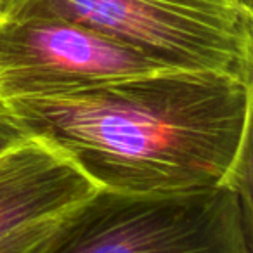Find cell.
<instances>
[{
    "label": "cell",
    "instance_id": "obj_4",
    "mask_svg": "<svg viewBox=\"0 0 253 253\" xmlns=\"http://www.w3.org/2000/svg\"><path fill=\"white\" fill-rule=\"evenodd\" d=\"M163 68L61 18H0V102L87 90Z\"/></svg>",
    "mask_w": 253,
    "mask_h": 253
},
{
    "label": "cell",
    "instance_id": "obj_3",
    "mask_svg": "<svg viewBox=\"0 0 253 253\" xmlns=\"http://www.w3.org/2000/svg\"><path fill=\"white\" fill-rule=\"evenodd\" d=\"M35 253H252L250 191L97 189L57 215Z\"/></svg>",
    "mask_w": 253,
    "mask_h": 253
},
{
    "label": "cell",
    "instance_id": "obj_8",
    "mask_svg": "<svg viewBox=\"0 0 253 253\" xmlns=\"http://www.w3.org/2000/svg\"><path fill=\"white\" fill-rule=\"evenodd\" d=\"M241 2L245 5H248V7H253V0H241Z\"/></svg>",
    "mask_w": 253,
    "mask_h": 253
},
{
    "label": "cell",
    "instance_id": "obj_5",
    "mask_svg": "<svg viewBox=\"0 0 253 253\" xmlns=\"http://www.w3.org/2000/svg\"><path fill=\"white\" fill-rule=\"evenodd\" d=\"M97 187L61 151L39 137L0 153V239L56 218Z\"/></svg>",
    "mask_w": 253,
    "mask_h": 253
},
{
    "label": "cell",
    "instance_id": "obj_6",
    "mask_svg": "<svg viewBox=\"0 0 253 253\" xmlns=\"http://www.w3.org/2000/svg\"><path fill=\"white\" fill-rule=\"evenodd\" d=\"M54 220L56 218L26 225V227L5 236L4 239H0V253H35L47 232L50 231Z\"/></svg>",
    "mask_w": 253,
    "mask_h": 253
},
{
    "label": "cell",
    "instance_id": "obj_2",
    "mask_svg": "<svg viewBox=\"0 0 253 253\" xmlns=\"http://www.w3.org/2000/svg\"><path fill=\"white\" fill-rule=\"evenodd\" d=\"M26 16L78 23L163 70L253 82V7L241 0H0V18Z\"/></svg>",
    "mask_w": 253,
    "mask_h": 253
},
{
    "label": "cell",
    "instance_id": "obj_7",
    "mask_svg": "<svg viewBox=\"0 0 253 253\" xmlns=\"http://www.w3.org/2000/svg\"><path fill=\"white\" fill-rule=\"evenodd\" d=\"M32 135L21 125L7 104L0 102V153L7 151L12 146L28 141Z\"/></svg>",
    "mask_w": 253,
    "mask_h": 253
},
{
    "label": "cell",
    "instance_id": "obj_1",
    "mask_svg": "<svg viewBox=\"0 0 253 253\" xmlns=\"http://www.w3.org/2000/svg\"><path fill=\"white\" fill-rule=\"evenodd\" d=\"M97 189L134 196L250 191L253 82L160 70L7 104Z\"/></svg>",
    "mask_w": 253,
    "mask_h": 253
}]
</instances>
